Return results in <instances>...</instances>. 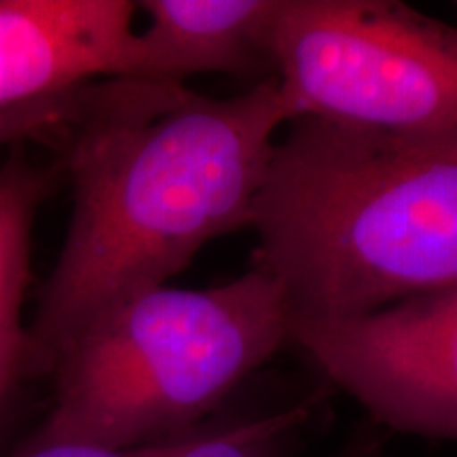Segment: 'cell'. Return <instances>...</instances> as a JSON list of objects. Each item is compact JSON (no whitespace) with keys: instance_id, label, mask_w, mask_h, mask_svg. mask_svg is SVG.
I'll return each instance as SVG.
<instances>
[{"instance_id":"8fae6325","label":"cell","mask_w":457,"mask_h":457,"mask_svg":"<svg viewBox=\"0 0 457 457\" xmlns=\"http://www.w3.org/2000/svg\"><path fill=\"white\" fill-rule=\"evenodd\" d=\"M384 453V445L375 434H358L339 451L337 457H379Z\"/></svg>"},{"instance_id":"6da1fadb","label":"cell","mask_w":457,"mask_h":457,"mask_svg":"<svg viewBox=\"0 0 457 457\" xmlns=\"http://www.w3.org/2000/svg\"><path fill=\"white\" fill-rule=\"evenodd\" d=\"M72 214L28 328L34 373L106 307L163 286L212 239L253 225L278 131L276 77L210 98L108 79L60 102Z\"/></svg>"},{"instance_id":"9c48e42d","label":"cell","mask_w":457,"mask_h":457,"mask_svg":"<svg viewBox=\"0 0 457 457\" xmlns=\"http://www.w3.org/2000/svg\"><path fill=\"white\" fill-rule=\"evenodd\" d=\"M307 415V407H288L225 424H204L171 438L165 457H288L293 434Z\"/></svg>"},{"instance_id":"277c9868","label":"cell","mask_w":457,"mask_h":457,"mask_svg":"<svg viewBox=\"0 0 457 457\" xmlns=\"http://www.w3.org/2000/svg\"><path fill=\"white\" fill-rule=\"evenodd\" d=\"M276 81L290 123L457 131V28L398 0H282Z\"/></svg>"},{"instance_id":"5b68a950","label":"cell","mask_w":457,"mask_h":457,"mask_svg":"<svg viewBox=\"0 0 457 457\" xmlns=\"http://www.w3.org/2000/svg\"><path fill=\"white\" fill-rule=\"evenodd\" d=\"M290 341L379 426L457 443V286L360 316H290Z\"/></svg>"},{"instance_id":"7a4b0ae2","label":"cell","mask_w":457,"mask_h":457,"mask_svg":"<svg viewBox=\"0 0 457 457\" xmlns=\"http://www.w3.org/2000/svg\"><path fill=\"white\" fill-rule=\"evenodd\" d=\"M288 125L250 228L290 316L350 318L457 286V131Z\"/></svg>"},{"instance_id":"4fadbf2b","label":"cell","mask_w":457,"mask_h":457,"mask_svg":"<svg viewBox=\"0 0 457 457\" xmlns=\"http://www.w3.org/2000/svg\"><path fill=\"white\" fill-rule=\"evenodd\" d=\"M455 9H457V3H455Z\"/></svg>"},{"instance_id":"3957f363","label":"cell","mask_w":457,"mask_h":457,"mask_svg":"<svg viewBox=\"0 0 457 457\" xmlns=\"http://www.w3.org/2000/svg\"><path fill=\"white\" fill-rule=\"evenodd\" d=\"M290 341L282 284L262 265L204 290H140L57 352L54 404L32 443L138 449L179 438Z\"/></svg>"},{"instance_id":"ba28073f","label":"cell","mask_w":457,"mask_h":457,"mask_svg":"<svg viewBox=\"0 0 457 457\" xmlns=\"http://www.w3.org/2000/svg\"><path fill=\"white\" fill-rule=\"evenodd\" d=\"M47 191V171L21 153L0 168V415L24 377L34 375L21 312L30 284L34 219Z\"/></svg>"},{"instance_id":"8992f818","label":"cell","mask_w":457,"mask_h":457,"mask_svg":"<svg viewBox=\"0 0 457 457\" xmlns=\"http://www.w3.org/2000/svg\"><path fill=\"white\" fill-rule=\"evenodd\" d=\"M136 13L129 0H0V111L134 77Z\"/></svg>"},{"instance_id":"30bf717a","label":"cell","mask_w":457,"mask_h":457,"mask_svg":"<svg viewBox=\"0 0 457 457\" xmlns=\"http://www.w3.org/2000/svg\"><path fill=\"white\" fill-rule=\"evenodd\" d=\"M168 443L146 445L138 449H100L89 445L74 443H32L28 441L24 447L17 449L11 457H165L168 455Z\"/></svg>"},{"instance_id":"7c38bea8","label":"cell","mask_w":457,"mask_h":457,"mask_svg":"<svg viewBox=\"0 0 457 457\" xmlns=\"http://www.w3.org/2000/svg\"><path fill=\"white\" fill-rule=\"evenodd\" d=\"M379 457H386V453H381V455H379Z\"/></svg>"},{"instance_id":"52a82bcc","label":"cell","mask_w":457,"mask_h":457,"mask_svg":"<svg viewBox=\"0 0 457 457\" xmlns=\"http://www.w3.org/2000/svg\"><path fill=\"white\" fill-rule=\"evenodd\" d=\"M282 0H145L131 79L182 83L205 72L276 77Z\"/></svg>"}]
</instances>
